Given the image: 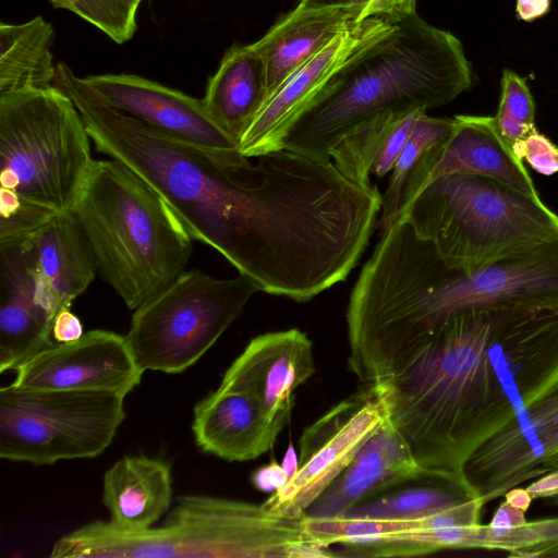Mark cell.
<instances>
[{"mask_svg":"<svg viewBox=\"0 0 558 558\" xmlns=\"http://www.w3.org/2000/svg\"><path fill=\"white\" fill-rule=\"evenodd\" d=\"M550 0H517L515 11L520 20L533 22L548 13Z\"/></svg>","mask_w":558,"mask_h":558,"instance_id":"obj_39","label":"cell"},{"mask_svg":"<svg viewBox=\"0 0 558 558\" xmlns=\"http://www.w3.org/2000/svg\"><path fill=\"white\" fill-rule=\"evenodd\" d=\"M527 522L525 511L502 501L493 514L490 522L487 524L495 530H510L521 526Z\"/></svg>","mask_w":558,"mask_h":558,"instance_id":"obj_37","label":"cell"},{"mask_svg":"<svg viewBox=\"0 0 558 558\" xmlns=\"http://www.w3.org/2000/svg\"><path fill=\"white\" fill-rule=\"evenodd\" d=\"M124 396L96 390L0 389V457L33 465L95 458L125 418Z\"/></svg>","mask_w":558,"mask_h":558,"instance_id":"obj_10","label":"cell"},{"mask_svg":"<svg viewBox=\"0 0 558 558\" xmlns=\"http://www.w3.org/2000/svg\"><path fill=\"white\" fill-rule=\"evenodd\" d=\"M554 470H558V384L484 442L463 473L486 504ZM550 500L558 507V497Z\"/></svg>","mask_w":558,"mask_h":558,"instance_id":"obj_13","label":"cell"},{"mask_svg":"<svg viewBox=\"0 0 558 558\" xmlns=\"http://www.w3.org/2000/svg\"><path fill=\"white\" fill-rule=\"evenodd\" d=\"M505 501L509 505L519 508L523 511H527L533 498L531 497L526 487L515 486L505 493Z\"/></svg>","mask_w":558,"mask_h":558,"instance_id":"obj_40","label":"cell"},{"mask_svg":"<svg viewBox=\"0 0 558 558\" xmlns=\"http://www.w3.org/2000/svg\"><path fill=\"white\" fill-rule=\"evenodd\" d=\"M19 388L130 393L142 381L124 336L94 329L75 341L56 343L14 369Z\"/></svg>","mask_w":558,"mask_h":558,"instance_id":"obj_14","label":"cell"},{"mask_svg":"<svg viewBox=\"0 0 558 558\" xmlns=\"http://www.w3.org/2000/svg\"><path fill=\"white\" fill-rule=\"evenodd\" d=\"M480 498L464 474L425 469L352 507L341 517L418 519Z\"/></svg>","mask_w":558,"mask_h":558,"instance_id":"obj_25","label":"cell"},{"mask_svg":"<svg viewBox=\"0 0 558 558\" xmlns=\"http://www.w3.org/2000/svg\"><path fill=\"white\" fill-rule=\"evenodd\" d=\"M54 8L74 12L117 44L130 40L136 29L141 0H50Z\"/></svg>","mask_w":558,"mask_h":558,"instance_id":"obj_31","label":"cell"},{"mask_svg":"<svg viewBox=\"0 0 558 558\" xmlns=\"http://www.w3.org/2000/svg\"><path fill=\"white\" fill-rule=\"evenodd\" d=\"M454 122L452 133L428 149L413 168L403 187L400 215L429 183L453 173L489 178L538 196L523 161L501 136L494 117L459 114Z\"/></svg>","mask_w":558,"mask_h":558,"instance_id":"obj_16","label":"cell"},{"mask_svg":"<svg viewBox=\"0 0 558 558\" xmlns=\"http://www.w3.org/2000/svg\"><path fill=\"white\" fill-rule=\"evenodd\" d=\"M396 24L372 17L351 25L293 72L264 102L239 142L248 158L284 148L300 118L314 105L333 76Z\"/></svg>","mask_w":558,"mask_h":558,"instance_id":"obj_12","label":"cell"},{"mask_svg":"<svg viewBox=\"0 0 558 558\" xmlns=\"http://www.w3.org/2000/svg\"><path fill=\"white\" fill-rule=\"evenodd\" d=\"M54 32L41 16L0 24V95L54 86Z\"/></svg>","mask_w":558,"mask_h":558,"instance_id":"obj_26","label":"cell"},{"mask_svg":"<svg viewBox=\"0 0 558 558\" xmlns=\"http://www.w3.org/2000/svg\"><path fill=\"white\" fill-rule=\"evenodd\" d=\"M305 517L242 500L181 496L163 524L136 532L94 521L60 537L52 558H317L328 550L306 531Z\"/></svg>","mask_w":558,"mask_h":558,"instance_id":"obj_5","label":"cell"},{"mask_svg":"<svg viewBox=\"0 0 558 558\" xmlns=\"http://www.w3.org/2000/svg\"><path fill=\"white\" fill-rule=\"evenodd\" d=\"M101 499L113 526L129 532L149 529L171 506V464L157 457L126 454L106 471Z\"/></svg>","mask_w":558,"mask_h":558,"instance_id":"obj_22","label":"cell"},{"mask_svg":"<svg viewBox=\"0 0 558 558\" xmlns=\"http://www.w3.org/2000/svg\"><path fill=\"white\" fill-rule=\"evenodd\" d=\"M402 116L404 114H379L355 125L331 147L330 159L349 179L371 186L369 173L373 165L392 125Z\"/></svg>","mask_w":558,"mask_h":558,"instance_id":"obj_29","label":"cell"},{"mask_svg":"<svg viewBox=\"0 0 558 558\" xmlns=\"http://www.w3.org/2000/svg\"><path fill=\"white\" fill-rule=\"evenodd\" d=\"M289 481V476L281 464L272 461L256 469L251 476L254 487L262 492H275Z\"/></svg>","mask_w":558,"mask_h":558,"instance_id":"obj_35","label":"cell"},{"mask_svg":"<svg viewBox=\"0 0 558 558\" xmlns=\"http://www.w3.org/2000/svg\"><path fill=\"white\" fill-rule=\"evenodd\" d=\"M89 141L57 86L0 95V189L53 215L72 213L95 161Z\"/></svg>","mask_w":558,"mask_h":558,"instance_id":"obj_8","label":"cell"},{"mask_svg":"<svg viewBox=\"0 0 558 558\" xmlns=\"http://www.w3.org/2000/svg\"><path fill=\"white\" fill-rule=\"evenodd\" d=\"M260 291L247 276L193 269L134 310L125 340L143 372L180 374L195 364Z\"/></svg>","mask_w":558,"mask_h":558,"instance_id":"obj_9","label":"cell"},{"mask_svg":"<svg viewBox=\"0 0 558 558\" xmlns=\"http://www.w3.org/2000/svg\"><path fill=\"white\" fill-rule=\"evenodd\" d=\"M353 0H300L298 5L303 9H324V8H353Z\"/></svg>","mask_w":558,"mask_h":558,"instance_id":"obj_41","label":"cell"},{"mask_svg":"<svg viewBox=\"0 0 558 558\" xmlns=\"http://www.w3.org/2000/svg\"><path fill=\"white\" fill-rule=\"evenodd\" d=\"M500 101L495 122L511 147L535 128V102L524 77L505 69L500 80Z\"/></svg>","mask_w":558,"mask_h":558,"instance_id":"obj_30","label":"cell"},{"mask_svg":"<svg viewBox=\"0 0 558 558\" xmlns=\"http://www.w3.org/2000/svg\"><path fill=\"white\" fill-rule=\"evenodd\" d=\"M355 23L354 8L295 7L283 15L253 43L266 64L268 97L301 65Z\"/></svg>","mask_w":558,"mask_h":558,"instance_id":"obj_23","label":"cell"},{"mask_svg":"<svg viewBox=\"0 0 558 558\" xmlns=\"http://www.w3.org/2000/svg\"><path fill=\"white\" fill-rule=\"evenodd\" d=\"M400 217L447 264L463 268L484 266L558 235V214L539 196L469 173L433 181Z\"/></svg>","mask_w":558,"mask_h":558,"instance_id":"obj_7","label":"cell"},{"mask_svg":"<svg viewBox=\"0 0 558 558\" xmlns=\"http://www.w3.org/2000/svg\"><path fill=\"white\" fill-rule=\"evenodd\" d=\"M352 7L357 23L378 17L396 24L416 13V0H353Z\"/></svg>","mask_w":558,"mask_h":558,"instance_id":"obj_34","label":"cell"},{"mask_svg":"<svg viewBox=\"0 0 558 558\" xmlns=\"http://www.w3.org/2000/svg\"><path fill=\"white\" fill-rule=\"evenodd\" d=\"M33 248L38 300L54 320L94 280L95 256L72 213L52 218L34 238Z\"/></svg>","mask_w":558,"mask_h":558,"instance_id":"obj_21","label":"cell"},{"mask_svg":"<svg viewBox=\"0 0 558 558\" xmlns=\"http://www.w3.org/2000/svg\"><path fill=\"white\" fill-rule=\"evenodd\" d=\"M84 335L80 318L70 308L62 310L54 318L52 337L58 343H66L77 340Z\"/></svg>","mask_w":558,"mask_h":558,"instance_id":"obj_36","label":"cell"},{"mask_svg":"<svg viewBox=\"0 0 558 558\" xmlns=\"http://www.w3.org/2000/svg\"><path fill=\"white\" fill-rule=\"evenodd\" d=\"M454 118H433L423 112L401 150L392 169L385 193L376 229L386 232L399 218L403 187L413 168L433 146L445 141L453 131Z\"/></svg>","mask_w":558,"mask_h":558,"instance_id":"obj_28","label":"cell"},{"mask_svg":"<svg viewBox=\"0 0 558 558\" xmlns=\"http://www.w3.org/2000/svg\"><path fill=\"white\" fill-rule=\"evenodd\" d=\"M513 305L558 308V235L463 268L447 264L400 217L381 233L351 291L348 361L367 379H386L451 316Z\"/></svg>","mask_w":558,"mask_h":558,"instance_id":"obj_2","label":"cell"},{"mask_svg":"<svg viewBox=\"0 0 558 558\" xmlns=\"http://www.w3.org/2000/svg\"><path fill=\"white\" fill-rule=\"evenodd\" d=\"M281 465L290 478L298 468V457L292 446H290L286 452Z\"/></svg>","mask_w":558,"mask_h":558,"instance_id":"obj_42","label":"cell"},{"mask_svg":"<svg viewBox=\"0 0 558 558\" xmlns=\"http://www.w3.org/2000/svg\"><path fill=\"white\" fill-rule=\"evenodd\" d=\"M525 487L533 500L558 497V470L543 474L530 482Z\"/></svg>","mask_w":558,"mask_h":558,"instance_id":"obj_38","label":"cell"},{"mask_svg":"<svg viewBox=\"0 0 558 558\" xmlns=\"http://www.w3.org/2000/svg\"><path fill=\"white\" fill-rule=\"evenodd\" d=\"M142 1V0H141Z\"/></svg>","mask_w":558,"mask_h":558,"instance_id":"obj_44","label":"cell"},{"mask_svg":"<svg viewBox=\"0 0 558 558\" xmlns=\"http://www.w3.org/2000/svg\"><path fill=\"white\" fill-rule=\"evenodd\" d=\"M544 557H548V558H558V545L555 546L554 548H551L550 550H548Z\"/></svg>","mask_w":558,"mask_h":558,"instance_id":"obj_43","label":"cell"},{"mask_svg":"<svg viewBox=\"0 0 558 558\" xmlns=\"http://www.w3.org/2000/svg\"><path fill=\"white\" fill-rule=\"evenodd\" d=\"M423 112L426 111L415 110L409 112L395 122L372 168V172H374L377 178L380 179L392 171L418 117Z\"/></svg>","mask_w":558,"mask_h":558,"instance_id":"obj_33","label":"cell"},{"mask_svg":"<svg viewBox=\"0 0 558 558\" xmlns=\"http://www.w3.org/2000/svg\"><path fill=\"white\" fill-rule=\"evenodd\" d=\"M286 425L270 420L250 395L219 386L195 404L192 432L204 452L243 462L270 450Z\"/></svg>","mask_w":558,"mask_h":558,"instance_id":"obj_19","label":"cell"},{"mask_svg":"<svg viewBox=\"0 0 558 558\" xmlns=\"http://www.w3.org/2000/svg\"><path fill=\"white\" fill-rule=\"evenodd\" d=\"M54 86L73 100L100 153L144 180L192 239L253 277L278 209L264 155H219L170 138L98 99L63 62Z\"/></svg>","mask_w":558,"mask_h":558,"instance_id":"obj_3","label":"cell"},{"mask_svg":"<svg viewBox=\"0 0 558 558\" xmlns=\"http://www.w3.org/2000/svg\"><path fill=\"white\" fill-rule=\"evenodd\" d=\"M424 470L386 418L344 470L306 509L305 515L341 517L360 501Z\"/></svg>","mask_w":558,"mask_h":558,"instance_id":"obj_20","label":"cell"},{"mask_svg":"<svg viewBox=\"0 0 558 558\" xmlns=\"http://www.w3.org/2000/svg\"><path fill=\"white\" fill-rule=\"evenodd\" d=\"M82 81L108 106L170 138L219 155L239 150L210 120L202 99L135 74L88 75Z\"/></svg>","mask_w":558,"mask_h":558,"instance_id":"obj_15","label":"cell"},{"mask_svg":"<svg viewBox=\"0 0 558 558\" xmlns=\"http://www.w3.org/2000/svg\"><path fill=\"white\" fill-rule=\"evenodd\" d=\"M514 155L536 172L544 175L558 173V146L534 129L513 147Z\"/></svg>","mask_w":558,"mask_h":558,"instance_id":"obj_32","label":"cell"},{"mask_svg":"<svg viewBox=\"0 0 558 558\" xmlns=\"http://www.w3.org/2000/svg\"><path fill=\"white\" fill-rule=\"evenodd\" d=\"M472 85L461 41L415 13L333 76L292 128L284 149L329 160L331 147L355 125L447 105Z\"/></svg>","mask_w":558,"mask_h":558,"instance_id":"obj_4","label":"cell"},{"mask_svg":"<svg viewBox=\"0 0 558 558\" xmlns=\"http://www.w3.org/2000/svg\"><path fill=\"white\" fill-rule=\"evenodd\" d=\"M385 421L384 407L372 386H362L333 405L303 430L295 472L264 506L280 514L305 517L306 509Z\"/></svg>","mask_w":558,"mask_h":558,"instance_id":"obj_11","label":"cell"},{"mask_svg":"<svg viewBox=\"0 0 558 558\" xmlns=\"http://www.w3.org/2000/svg\"><path fill=\"white\" fill-rule=\"evenodd\" d=\"M72 214L102 279L130 310L185 271L192 238L162 198L121 162L94 161Z\"/></svg>","mask_w":558,"mask_h":558,"instance_id":"obj_6","label":"cell"},{"mask_svg":"<svg viewBox=\"0 0 558 558\" xmlns=\"http://www.w3.org/2000/svg\"><path fill=\"white\" fill-rule=\"evenodd\" d=\"M0 372L54 345L53 320L38 300L33 241L0 247Z\"/></svg>","mask_w":558,"mask_h":558,"instance_id":"obj_18","label":"cell"},{"mask_svg":"<svg viewBox=\"0 0 558 558\" xmlns=\"http://www.w3.org/2000/svg\"><path fill=\"white\" fill-rule=\"evenodd\" d=\"M477 502L469 501L449 510L418 519H357L347 517L308 518L305 526L311 537L326 548L362 544L377 537L415 529L470 526L480 523Z\"/></svg>","mask_w":558,"mask_h":558,"instance_id":"obj_27","label":"cell"},{"mask_svg":"<svg viewBox=\"0 0 558 558\" xmlns=\"http://www.w3.org/2000/svg\"><path fill=\"white\" fill-rule=\"evenodd\" d=\"M267 98L266 64L251 44L234 45L226 51L202 100L210 120L239 146Z\"/></svg>","mask_w":558,"mask_h":558,"instance_id":"obj_24","label":"cell"},{"mask_svg":"<svg viewBox=\"0 0 558 558\" xmlns=\"http://www.w3.org/2000/svg\"><path fill=\"white\" fill-rule=\"evenodd\" d=\"M558 384V308H472L433 329L376 385L386 418L427 470L470 457Z\"/></svg>","mask_w":558,"mask_h":558,"instance_id":"obj_1","label":"cell"},{"mask_svg":"<svg viewBox=\"0 0 558 558\" xmlns=\"http://www.w3.org/2000/svg\"><path fill=\"white\" fill-rule=\"evenodd\" d=\"M313 343L298 328L253 338L226 371L220 386L256 399L272 421L288 423L294 391L315 373Z\"/></svg>","mask_w":558,"mask_h":558,"instance_id":"obj_17","label":"cell"}]
</instances>
